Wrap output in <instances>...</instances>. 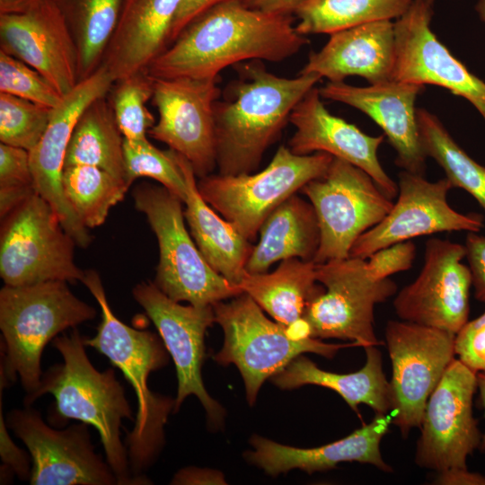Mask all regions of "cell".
Wrapping results in <instances>:
<instances>
[{
  "instance_id": "obj_1",
  "label": "cell",
  "mask_w": 485,
  "mask_h": 485,
  "mask_svg": "<svg viewBox=\"0 0 485 485\" xmlns=\"http://www.w3.org/2000/svg\"><path fill=\"white\" fill-rule=\"evenodd\" d=\"M308 42L296 31L292 14L229 0L194 17L145 70L153 78H216L242 62L283 61Z\"/></svg>"
},
{
  "instance_id": "obj_2",
  "label": "cell",
  "mask_w": 485,
  "mask_h": 485,
  "mask_svg": "<svg viewBox=\"0 0 485 485\" xmlns=\"http://www.w3.org/2000/svg\"><path fill=\"white\" fill-rule=\"evenodd\" d=\"M238 77L214 106L216 167L223 175L251 173L289 121L291 112L322 77L287 78L262 61L234 65Z\"/></svg>"
},
{
  "instance_id": "obj_3",
  "label": "cell",
  "mask_w": 485,
  "mask_h": 485,
  "mask_svg": "<svg viewBox=\"0 0 485 485\" xmlns=\"http://www.w3.org/2000/svg\"><path fill=\"white\" fill-rule=\"evenodd\" d=\"M63 362L43 372L39 389L24 397V406H31L46 393L55 398L49 411L51 426H64L75 419L93 426L100 435L105 459L119 485H143L130 470L127 446L121 439L123 419H135L124 387L113 368L97 370L87 357L85 336L76 328L51 341Z\"/></svg>"
},
{
  "instance_id": "obj_4",
  "label": "cell",
  "mask_w": 485,
  "mask_h": 485,
  "mask_svg": "<svg viewBox=\"0 0 485 485\" xmlns=\"http://www.w3.org/2000/svg\"><path fill=\"white\" fill-rule=\"evenodd\" d=\"M81 282L96 299L101 321L86 346L95 348L118 367L132 386L137 397L134 427L128 434L126 446L132 474L149 483L144 475L157 458L164 444V425L174 410V400L153 392L148 377L168 363V351L160 336L137 330L122 322L111 310L97 271L84 270Z\"/></svg>"
},
{
  "instance_id": "obj_5",
  "label": "cell",
  "mask_w": 485,
  "mask_h": 485,
  "mask_svg": "<svg viewBox=\"0 0 485 485\" xmlns=\"http://www.w3.org/2000/svg\"><path fill=\"white\" fill-rule=\"evenodd\" d=\"M67 284L53 280L4 285L0 290V375L10 384L18 376L25 397L40 385L46 345L64 331L96 316L95 308L75 296Z\"/></svg>"
},
{
  "instance_id": "obj_6",
  "label": "cell",
  "mask_w": 485,
  "mask_h": 485,
  "mask_svg": "<svg viewBox=\"0 0 485 485\" xmlns=\"http://www.w3.org/2000/svg\"><path fill=\"white\" fill-rule=\"evenodd\" d=\"M159 245L154 284L169 298L208 306L242 293L213 269L184 225L182 200L163 186L142 183L132 192Z\"/></svg>"
},
{
  "instance_id": "obj_7",
  "label": "cell",
  "mask_w": 485,
  "mask_h": 485,
  "mask_svg": "<svg viewBox=\"0 0 485 485\" xmlns=\"http://www.w3.org/2000/svg\"><path fill=\"white\" fill-rule=\"evenodd\" d=\"M215 322L224 331V344L214 359L222 366L234 364L252 405L262 384L305 352L332 358L346 344H331L312 337L298 338L270 321L246 293L229 302L212 305Z\"/></svg>"
},
{
  "instance_id": "obj_8",
  "label": "cell",
  "mask_w": 485,
  "mask_h": 485,
  "mask_svg": "<svg viewBox=\"0 0 485 485\" xmlns=\"http://www.w3.org/2000/svg\"><path fill=\"white\" fill-rule=\"evenodd\" d=\"M332 159L324 152L302 155L281 146L257 173H211L199 178L197 186L210 207L252 241L269 215L307 182L324 174Z\"/></svg>"
},
{
  "instance_id": "obj_9",
  "label": "cell",
  "mask_w": 485,
  "mask_h": 485,
  "mask_svg": "<svg viewBox=\"0 0 485 485\" xmlns=\"http://www.w3.org/2000/svg\"><path fill=\"white\" fill-rule=\"evenodd\" d=\"M1 221L0 276L4 285L82 280L84 270L75 262V240L51 205L37 192Z\"/></svg>"
},
{
  "instance_id": "obj_10",
  "label": "cell",
  "mask_w": 485,
  "mask_h": 485,
  "mask_svg": "<svg viewBox=\"0 0 485 485\" xmlns=\"http://www.w3.org/2000/svg\"><path fill=\"white\" fill-rule=\"evenodd\" d=\"M324 291L308 304L304 320L310 337L351 340L363 348L377 346L375 308L396 294L390 278H378L366 259L348 257L315 264Z\"/></svg>"
},
{
  "instance_id": "obj_11",
  "label": "cell",
  "mask_w": 485,
  "mask_h": 485,
  "mask_svg": "<svg viewBox=\"0 0 485 485\" xmlns=\"http://www.w3.org/2000/svg\"><path fill=\"white\" fill-rule=\"evenodd\" d=\"M301 191L313 205L320 228L315 264L348 258L357 239L380 223L393 206L368 173L337 157L324 174Z\"/></svg>"
},
{
  "instance_id": "obj_12",
  "label": "cell",
  "mask_w": 485,
  "mask_h": 485,
  "mask_svg": "<svg viewBox=\"0 0 485 485\" xmlns=\"http://www.w3.org/2000/svg\"><path fill=\"white\" fill-rule=\"evenodd\" d=\"M384 338L392 362V423L403 437L420 428L427 401L455 358V335L405 321H389Z\"/></svg>"
},
{
  "instance_id": "obj_13",
  "label": "cell",
  "mask_w": 485,
  "mask_h": 485,
  "mask_svg": "<svg viewBox=\"0 0 485 485\" xmlns=\"http://www.w3.org/2000/svg\"><path fill=\"white\" fill-rule=\"evenodd\" d=\"M5 420L30 453L31 485H119L95 452L86 423L56 429L31 406L8 411Z\"/></svg>"
},
{
  "instance_id": "obj_14",
  "label": "cell",
  "mask_w": 485,
  "mask_h": 485,
  "mask_svg": "<svg viewBox=\"0 0 485 485\" xmlns=\"http://www.w3.org/2000/svg\"><path fill=\"white\" fill-rule=\"evenodd\" d=\"M477 389V373L454 358L427 401L415 451L418 466L436 472L467 468L468 456L482 440L472 411Z\"/></svg>"
},
{
  "instance_id": "obj_15",
  "label": "cell",
  "mask_w": 485,
  "mask_h": 485,
  "mask_svg": "<svg viewBox=\"0 0 485 485\" xmlns=\"http://www.w3.org/2000/svg\"><path fill=\"white\" fill-rule=\"evenodd\" d=\"M220 94L217 77L154 78L159 118L148 135L186 158L198 178L216 167L214 106Z\"/></svg>"
},
{
  "instance_id": "obj_16",
  "label": "cell",
  "mask_w": 485,
  "mask_h": 485,
  "mask_svg": "<svg viewBox=\"0 0 485 485\" xmlns=\"http://www.w3.org/2000/svg\"><path fill=\"white\" fill-rule=\"evenodd\" d=\"M132 295L157 329L176 368L178 389L176 412L184 400L195 395L201 402L212 427L223 423L225 411L207 392L201 377L205 357V334L215 322L212 305H181L169 298L154 283L142 282Z\"/></svg>"
},
{
  "instance_id": "obj_17",
  "label": "cell",
  "mask_w": 485,
  "mask_h": 485,
  "mask_svg": "<svg viewBox=\"0 0 485 485\" xmlns=\"http://www.w3.org/2000/svg\"><path fill=\"white\" fill-rule=\"evenodd\" d=\"M464 258V245L436 237L428 239L419 276L393 300L397 316L456 335L468 322L472 287L470 268L463 263Z\"/></svg>"
},
{
  "instance_id": "obj_18",
  "label": "cell",
  "mask_w": 485,
  "mask_h": 485,
  "mask_svg": "<svg viewBox=\"0 0 485 485\" xmlns=\"http://www.w3.org/2000/svg\"><path fill=\"white\" fill-rule=\"evenodd\" d=\"M396 202L386 216L361 234L349 257L367 259L377 250L415 237L444 232H476L484 227L483 216L463 214L447 201L451 183L446 178L428 181L424 175L401 170Z\"/></svg>"
},
{
  "instance_id": "obj_19",
  "label": "cell",
  "mask_w": 485,
  "mask_h": 485,
  "mask_svg": "<svg viewBox=\"0 0 485 485\" xmlns=\"http://www.w3.org/2000/svg\"><path fill=\"white\" fill-rule=\"evenodd\" d=\"M433 3L412 0L395 20L392 80L433 84L468 101L485 122V81L472 74L436 38L430 27Z\"/></svg>"
},
{
  "instance_id": "obj_20",
  "label": "cell",
  "mask_w": 485,
  "mask_h": 485,
  "mask_svg": "<svg viewBox=\"0 0 485 485\" xmlns=\"http://www.w3.org/2000/svg\"><path fill=\"white\" fill-rule=\"evenodd\" d=\"M114 80L101 65L90 76L63 96L53 109L48 128L40 142L29 151L30 164L36 192L48 201L57 213L64 229L77 246L85 248L92 238L72 209L62 188V172L67 146L74 128L82 112L96 99L107 95Z\"/></svg>"
},
{
  "instance_id": "obj_21",
  "label": "cell",
  "mask_w": 485,
  "mask_h": 485,
  "mask_svg": "<svg viewBox=\"0 0 485 485\" xmlns=\"http://www.w3.org/2000/svg\"><path fill=\"white\" fill-rule=\"evenodd\" d=\"M0 50L40 73L64 96L79 83V57L66 20L52 0L0 13Z\"/></svg>"
},
{
  "instance_id": "obj_22",
  "label": "cell",
  "mask_w": 485,
  "mask_h": 485,
  "mask_svg": "<svg viewBox=\"0 0 485 485\" xmlns=\"http://www.w3.org/2000/svg\"><path fill=\"white\" fill-rule=\"evenodd\" d=\"M424 85L388 80L367 86L328 82L322 98L351 106L374 120L396 152L401 170L424 175L427 154L421 146L415 102Z\"/></svg>"
},
{
  "instance_id": "obj_23",
  "label": "cell",
  "mask_w": 485,
  "mask_h": 485,
  "mask_svg": "<svg viewBox=\"0 0 485 485\" xmlns=\"http://www.w3.org/2000/svg\"><path fill=\"white\" fill-rule=\"evenodd\" d=\"M295 130L288 147L296 154L324 152L345 160L368 173L382 191L393 199L398 184L386 173L378 159L384 135L370 136L355 125L334 116L324 106L319 89L313 87L291 112Z\"/></svg>"
},
{
  "instance_id": "obj_24",
  "label": "cell",
  "mask_w": 485,
  "mask_h": 485,
  "mask_svg": "<svg viewBox=\"0 0 485 485\" xmlns=\"http://www.w3.org/2000/svg\"><path fill=\"white\" fill-rule=\"evenodd\" d=\"M392 421L389 414H375L370 423L348 436L313 448L284 445L256 435L250 440L253 450L246 452L245 457L272 476L293 469L311 474L332 469L344 462L369 463L384 472H392L393 469L384 462L380 449Z\"/></svg>"
},
{
  "instance_id": "obj_25",
  "label": "cell",
  "mask_w": 485,
  "mask_h": 485,
  "mask_svg": "<svg viewBox=\"0 0 485 485\" xmlns=\"http://www.w3.org/2000/svg\"><path fill=\"white\" fill-rule=\"evenodd\" d=\"M394 24L382 20L330 34L313 52L300 74H315L329 82L360 76L369 84L391 80L394 63Z\"/></svg>"
},
{
  "instance_id": "obj_26",
  "label": "cell",
  "mask_w": 485,
  "mask_h": 485,
  "mask_svg": "<svg viewBox=\"0 0 485 485\" xmlns=\"http://www.w3.org/2000/svg\"><path fill=\"white\" fill-rule=\"evenodd\" d=\"M182 0H123L119 21L101 65L114 82L145 70L168 46Z\"/></svg>"
},
{
  "instance_id": "obj_27",
  "label": "cell",
  "mask_w": 485,
  "mask_h": 485,
  "mask_svg": "<svg viewBox=\"0 0 485 485\" xmlns=\"http://www.w3.org/2000/svg\"><path fill=\"white\" fill-rule=\"evenodd\" d=\"M174 153L186 181L184 216L195 243L210 267L239 287L253 245L234 224L217 215L204 200L190 163Z\"/></svg>"
},
{
  "instance_id": "obj_28",
  "label": "cell",
  "mask_w": 485,
  "mask_h": 485,
  "mask_svg": "<svg viewBox=\"0 0 485 485\" xmlns=\"http://www.w3.org/2000/svg\"><path fill=\"white\" fill-rule=\"evenodd\" d=\"M239 287L293 335L310 337L304 316L311 301L324 291L316 279L313 261L291 258L270 273L246 271Z\"/></svg>"
},
{
  "instance_id": "obj_29",
  "label": "cell",
  "mask_w": 485,
  "mask_h": 485,
  "mask_svg": "<svg viewBox=\"0 0 485 485\" xmlns=\"http://www.w3.org/2000/svg\"><path fill=\"white\" fill-rule=\"evenodd\" d=\"M366 363L353 373L324 371L309 358L299 356L271 377L280 389L289 390L305 384L329 388L340 395L356 412L360 404L370 407L375 414L387 415L392 410L390 383L383 370L382 354L376 346L365 347Z\"/></svg>"
},
{
  "instance_id": "obj_30",
  "label": "cell",
  "mask_w": 485,
  "mask_h": 485,
  "mask_svg": "<svg viewBox=\"0 0 485 485\" xmlns=\"http://www.w3.org/2000/svg\"><path fill=\"white\" fill-rule=\"evenodd\" d=\"M245 270L265 273L276 261L291 258L313 261L320 245V228L313 205L294 194L277 207L260 228Z\"/></svg>"
},
{
  "instance_id": "obj_31",
  "label": "cell",
  "mask_w": 485,
  "mask_h": 485,
  "mask_svg": "<svg viewBox=\"0 0 485 485\" xmlns=\"http://www.w3.org/2000/svg\"><path fill=\"white\" fill-rule=\"evenodd\" d=\"M124 137L107 95L80 115L71 136L65 166L91 165L125 180Z\"/></svg>"
},
{
  "instance_id": "obj_32",
  "label": "cell",
  "mask_w": 485,
  "mask_h": 485,
  "mask_svg": "<svg viewBox=\"0 0 485 485\" xmlns=\"http://www.w3.org/2000/svg\"><path fill=\"white\" fill-rule=\"evenodd\" d=\"M73 35L79 57V82L101 64L116 29L123 0H52Z\"/></svg>"
},
{
  "instance_id": "obj_33",
  "label": "cell",
  "mask_w": 485,
  "mask_h": 485,
  "mask_svg": "<svg viewBox=\"0 0 485 485\" xmlns=\"http://www.w3.org/2000/svg\"><path fill=\"white\" fill-rule=\"evenodd\" d=\"M412 0H304L295 10L301 35L331 34L360 24L397 19Z\"/></svg>"
},
{
  "instance_id": "obj_34",
  "label": "cell",
  "mask_w": 485,
  "mask_h": 485,
  "mask_svg": "<svg viewBox=\"0 0 485 485\" xmlns=\"http://www.w3.org/2000/svg\"><path fill=\"white\" fill-rule=\"evenodd\" d=\"M421 146L443 169L453 188L468 192L485 213V166L472 159L454 139L441 120L426 109H417Z\"/></svg>"
},
{
  "instance_id": "obj_35",
  "label": "cell",
  "mask_w": 485,
  "mask_h": 485,
  "mask_svg": "<svg viewBox=\"0 0 485 485\" xmlns=\"http://www.w3.org/2000/svg\"><path fill=\"white\" fill-rule=\"evenodd\" d=\"M61 181L66 200L87 228L102 225L129 189L125 180L91 165L64 167Z\"/></svg>"
},
{
  "instance_id": "obj_36",
  "label": "cell",
  "mask_w": 485,
  "mask_h": 485,
  "mask_svg": "<svg viewBox=\"0 0 485 485\" xmlns=\"http://www.w3.org/2000/svg\"><path fill=\"white\" fill-rule=\"evenodd\" d=\"M109 99L124 139L138 142L147 139L155 124L146 107L154 93V78L146 70L114 82Z\"/></svg>"
},
{
  "instance_id": "obj_37",
  "label": "cell",
  "mask_w": 485,
  "mask_h": 485,
  "mask_svg": "<svg viewBox=\"0 0 485 485\" xmlns=\"http://www.w3.org/2000/svg\"><path fill=\"white\" fill-rule=\"evenodd\" d=\"M125 181L128 187L140 177L158 181L182 202L186 198L187 185L173 150L162 151L148 139L131 142L124 139Z\"/></svg>"
},
{
  "instance_id": "obj_38",
  "label": "cell",
  "mask_w": 485,
  "mask_h": 485,
  "mask_svg": "<svg viewBox=\"0 0 485 485\" xmlns=\"http://www.w3.org/2000/svg\"><path fill=\"white\" fill-rule=\"evenodd\" d=\"M53 109L0 93V141L31 150L41 139Z\"/></svg>"
},
{
  "instance_id": "obj_39",
  "label": "cell",
  "mask_w": 485,
  "mask_h": 485,
  "mask_svg": "<svg viewBox=\"0 0 485 485\" xmlns=\"http://www.w3.org/2000/svg\"><path fill=\"white\" fill-rule=\"evenodd\" d=\"M0 93L56 108L62 101L59 92L37 70L0 50Z\"/></svg>"
},
{
  "instance_id": "obj_40",
  "label": "cell",
  "mask_w": 485,
  "mask_h": 485,
  "mask_svg": "<svg viewBox=\"0 0 485 485\" xmlns=\"http://www.w3.org/2000/svg\"><path fill=\"white\" fill-rule=\"evenodd\" d=\"M36 192L29 151L0 144V193L28 197Z\"/></svg>"
},
{
  "instance_id": "obj_41",
  "label": "cell",
  "mask_w": 485,
  "mask_h": 485,
  "mask_svg": "<svg viewBox=\"0 0 485 485\" xmlns=\"http://www.w3.org/2000/svg\"><path fill=\"white\" fill-rule=\"evenodd\" d=\"M454 348L464 365L476 373L485 372V312L457 332Z\"/></svg>"
},
{
  "instance_id": "obj_42",
  "label": "cell",
  "mask_w": 485,
  "mask_h": 485,
  "mask_svg": "<svg viewBox=\"0 0 485 485\" xmlns=\"http://www.w3.org/2000/svg\"><path fill=\"white\" fill-rule=\"evenodd\" d=\"M416 251V245L409 240L381 248L373 252L366 260L376 277L385 278L410 269L415 260Z\"/></svg>"
},
{
  "instance_id": "obj_43",
  "label": "cell",
  "mask_w": 485,
  "mask_h": 485,
  "mask_svg": "<svg viewBox=\"0 0 485 485\" xmlns=\"http://www.w3.org/2000/svg\"><path fill=\"white\" fill-rule=\"evenodd\" d=\"M0 383V456L4 464L9 466L21 481H30L31 472V458L29 451L20 448L12 440L8 432L5 418L3 415V390Z\"/></svg>"
},
{
  "instance_id": "obj_44",
  "label": "cell",
  "mask_w": 485,
  "mask_h": 485,
  "mask_svg": "<svg viewBox=\"0 0 485 485\" xmlns=\"http://www.w3.org/2000/svg\"><path fill=\"white\" fill-rule=\"evenodd\" d=\"M463 245L474 296L478 301L485 303V236L476 232H468Z\"/></svg>"
},
{
  "instance_id": "obj_45",
  "label": "cell",
  "mask_w": 485,
  "mask_h": 485,
  "mask_svg": "<svg viewBox=\"0 0 485 485\" xmlns=\"http://www.w3.org/2000/svg\"><path fill=\"white\" fill-rule=\"evenodd\" d=\"M225 1L229 0H182L172 24L168 46L194 17L207 8Z\"/></svg>"
},
{
  "instance_id": "obj_46",
  "label": "cell",
  "mask_w": 485,
  "mask_h": 485,
  "mask_svg": "<svg viewBox=\"0 0 485 485\" xmlns=\"http://www.w3.org/2000/svg\"><path fill=\"white\" fill-rule=\"evenodd\" d=\"M171 484L174 485H208L226 484L224 474L216 470L199 467H186L178 471Z\"/></svg>"
},
{
  "instance_id": "obj_47",
  "label": "cell",
  "mask_w": 485,
  "mask_h": 485,
  "mask_svg": "<svg viewBox=\"0 0 485 485\" xmlns=\"http://www.w3.org/2000/svg\"><path fill=\"white\" fill-rule=\"evenodd\" d=\"M433 483L437 485H485V476L472 472L468 468H452L437 472Z\"/></svg>"
},
{
  "instance_id": "obj_48",
  "label": "cell",
  "mask_w": 485,
  "mask_h": 485,
  "mask_svg": "<svg viewBox=\"0 0 485 485\" xmlns=\"http://www.w3.org/2000/svg\"><path fill=\"white\" fill-rule=\"evenodd\" d=\"M304 0H245L244 3L254 9L268 13L294 14Z\"/></svg>"
},
{
  "instance_id": "obj_49",
  "label": "cell",
  "mask_w": 485,
  "mask_h": 485,
  "mask_svg": "<svg viewBox=\"0 0 485 485\" xmlns=\"http://www.w3.org/2000/svg\"><path fill=\"white\" fill-rule=\"evenodd\" d=\"M38 0H0V13H19Z\"/></svg>"
},
{
  "instance_id": "obj_50",
  "label": "cell",
  "mask_w": 485,
  "mask_h": 485,
  "mask_svg": "<svg viewBox=\"0 0 485 485\" xmlns=\"http://www.w3.org/2000/svg\"><path fill=\"white\" fill-rule=\"evenodd\" d=\"M477 385H478V390H479V394H480V401L484 410V418H485V372L477 373ZM481 448H485V432L482 435Z\"/></svg>"
},
{
  "instance_id": "obj_51",
  "label": "cell",
  "mask_w": 485,
  "mask_h": 485,
  "mask_svg": "<svg viewBox=\"0 0 485 485\" xmlns=\"http://www.w3.org/2000/svg\"><path fill=\"white\" fill-rule=\"evenodd\" d=\"M1 484H6L12 482L13 476L15 475L13 471L7 465L3 464L1 465Z\"/></svg>"
},
{
  "instance_id": "obj_52",
  "label": "cell",
  "mask_w": 485,
  "mask_h": 485,
  "mask_svg": "<svg viewBox=\"0 0 485 485\" xmlns=\"http://www.w3.org/2000/svg\"><path fill=\"white\" fill-rule=\"evenodd\" d=\"M475 9L480 16V19L485 24V0H478Z\"/></svg>"
},
{
  "instance_id": "obj_53",
  "label": "cell",
  "mask_w": 485,
  "mask_h": 485,
  "mask_svg": "<svg viewBox=\"0 0 485 485\" xmlns=\"http://www.w3.org/2000/svg\"><path fill=\"white\" fill-rule=\"evenodd\" d=\"M428 1H430V2L434 3V1H435V0H428Z\"/></svg>"
}]
</instances>
